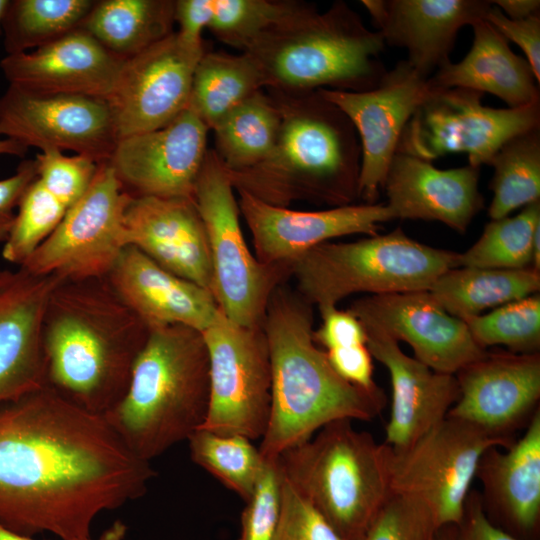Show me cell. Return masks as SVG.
<instances>
[{
	"instance_id": "1",
	"label": "cell",
	"mask_w": 540,
	"mask_h": 540,
	"mask_svg": "<svg viewBox=\"0 0 540 540\" xmlns=\"http://www.w3.org/2000/svg\"><path fill=\"white\" fill-rule=\"evenodd\" d=\"M156 476L103 415L46 384L0 403V524L32 537H90L98 514L142 497Z\"/></svg>"
},
{
	"instance_id": "2",
	"label": "cell",
	"mask_w": 540,
	"mask_h": 540,
	"mask_svg": "<svg viewBox=\"0 0 540 540\" xmlns=\"http://www.w3.org/2000/svg\"><path fill=\"white\" fill-rule=\"evenodd\" d=\"M148 335L149 328L106 278L60 279L42 318L45 384L104 416L124 396Z\"/></svg>"
},
{
	"instance_id": "3",
	"label": "cell",
	"mask_w": 540,
	"mask_h": 540,
	"mask_svg": "<svg viewBox=\"0 0 540 540\" xmlns=\"http://www.w3.org/2000/svg\"><path fill=\"white\" fill-rule=\"evenodd\" d=\"M313 306L281 284L272 293L262 327L271 365V408L260 453L276 460L330 422L369 421L386 404L381 388L369 391L342 379L313 337Z\"/></svg>"
},
{
	"instance_id": "4",
	"label": "cell",
	"mask_w": 540,
	"mask_h": 540,
	"mask_svg": "<svg viewBox=\"0 0 540 540\" xmlns=\"http://www.w3.org/2000/svg\"><path fill=\"white\" fill-rule=\"evenodd\" d=\"M266 91L280 111L278 137L262 162L226 171L234 189L278 207L299 200L331 207L353 204L358 198L361 147L348 117L318 90Z\"/></svg>"
},
{
	"instance_id": "5",
	"label": "cell",
	"mask_w": 540,
	"mask_h": 540,
	"mask_svg": "<svg viewBox=\"0 0 540 540\" xmlns=\"http://www.w3.org/2000/svg\"><path fill=\"white\" fill-rule=\"evenodd\" d=\"M208 404L203 334L170 325L149 329L124 396L104 417L136 456L151 462L203 425Z\"/></svg>"
},
{
	"instance_id": "6",
	"label": "cell",
	"mask_w": 540,
	"mask_h": 540,
	"mask_svg": "<svg viewBox=\"0 0 540 540\" xmlns=\"http://www.w3.org/2000/svg\"><path fill=\"white\" fill-rule=\"evenodd\" d=\"M385 43L343 1L318 12L312 4L259 35L244 51L258 66L264 89L304 93L373 89L387 72Z\"/></svg>"
},
{
	"instance_id": "7",
	"label": "cell",
	"mask_w": 540,
	"mask_h": 540,
	"mask_svg": "<svg viewBox=\"0 0 540 540\" xmlns=\"http://www.w3.org/2000/svg\"><path fill=\"white\" fill-rule=\"evenodd\" d=\"M352 420L328 423L278 457L283 477L345 540H355L390 497L389 447Z\"/></svg>"
},
{
	"instance_id": "8",
	"label": "cell",
	"mask_w": 540,
	"mask_h": 540,
	"mask_svg": "<svg viewBox=\"0 0 540 540\" xmlns=\"http://www.w3.org/2000/svg\"><path fill=\"white\" fill-rule=\"evenodd\" d=\"M458 256L397 228L356 241L320 244L292 262L290 277L295 290L321 312L355 293L429 290L443 273L458 267Z\"/></svg>"
},
{
	"instance_id": "9",
	"label": "cell",
	"mask_w": 540,
	"mask_h": 540,
	"mask_svg": "<svg viewBox=\"0 0 540 540\" xmlns=\"http://www.w3.org/2000/svg\"><path fill=\"white\" fill-rule=\"evenodd\" d=\"M193 199L208 239L211 291L220 311L237 325L262 326L270 297L290 277V266L261 263L250 250L235 189L213 149H208Z\"/></svg>"
},
{
	"instance_id": "10",
	"label": "cell",
	"mask_w": 540,
	"mask_h": 540,
	"mask_svg": "<svg viewBox=\"0 0 540 540\" xmlns=\"http://www.w3.org/2000/svg\"><path fill=\"white\" fill-rule=\"evenodd\" d=\"M513 442L447 416L409 447L388 446L391 493L424 503L439 528L457 526L482 455Z\"/></svg>"
},
{
	"instance_id": "11",
	"label": "cell",
	"mask_w": 540,
	"mask_h": 540,
	"mask_svg": "<svg viewBox=\"0 0 540 540\" xmlns=\"http://www.w3.org/2000/svg\"><path fill=\"white\" fill-rule=\"evenodd\" d=\"M483 93L432 89L407 122L397 148L429 162L451 153H466L468 164L488 165L511 137L540 127V102L519 108L482 104Z\"/></svg>"
},
{
	"instance_id": "12",
	"label": "cell",
	"mask_w": 540,
	"mask_h": 540,
	"mask_svg": "<svg viewBox=\"0 0 540 540\" xmlns=\"http://www.w3.org/2000/svg\"><path fill=\"white\" fill-rule=\"evenodd\" d=\"M132 197L109 163H99L84 195L20 267L61 280L105 278L128 246L125 212Z\"/></svg>"
},
{
	"instance_id": "13",
	"label": "cell",
	"mask_w": 540,
	"mask_h": 540,
	"mask_svg": "<svg viewBox=\"0 0 540 540\" xmlns=\"http://www.w3.org/2000/svg\"><path fill=\"white\" fill-rule=\"evenodd\" d=\"M202 334L209 356V404L200 428L262 438L271 408V365L263 327L237 325L220 311Z\"/></svg>"
},
{
	"instance_id": "14",
	"label": "cell",
	"mask_w": 540,
	"mask_h": 540,
	"mask_svg": "<svg viewBox=\"0 0 540 540\" xmlns=\"http://www.w3.org/2000/svg\"><path fill=\"white\" fill-rule=\"evenodd\" d=\"M0 136L26 148L70 150L107 162L118 142L106 99L48 94L9 85L0 97Z\"/></svg>"
},
{
	"instance_id": "15",
	"label": "cell",
	"mask_w": 540,
	"mask_h": 540,
	"mask_svg": "<svg viewBox=\"0 0 540 540\" xmlns=\"http://www.w3.org/2000/svg\"><path fill=\"white\" fill-rule=\"evenodd\" d=\"M205 52L176 31L124 60L108 98L118 140L162 128L187 106L193 74Z\"/></svg>"
},
{
	"instance_id": "16",
	"label": "cell",
	"mask_w": 540,
	"mask_h": 540,
	"mask_svg": "<svg viewBox=\"0 0 540 540\" xmlns=\"http://www.w3.org/2000/svg\"><path fill=\"white\" fill-rule=\"evenodd\" d=\"M353 124L361 147L358 198L377 203L401 134L422 101L432 91L425 78L406 60L387 70L376 87L352 92L319 89Z\"/></svg>"
},
{
	"instance_id": "17",
	"label": "cell",
	"mask_w": 540,
	"mask_h": 540,
	"mask_svg": "<svg viewBox=\"0 0 540 540\" xmlns=\"http://www.w3.org/2000/svg\"><path fill=\"white\" fill-rule=\"evenodd\" d=\"M363 326L410 345L414 358L440 373L455 375L487 349L466 323L448 313L428 290L367 295L347 309Z\"/></svg>"
},
{
	"instance_id": "18",
	"label": "cell",
	"mask_w": 540,
	"mask_h": 540,
	"mask_svg": "<svg viewBox=\"0 0 540 540\" xmlns=\"http://www.w3.org/2000/svg\"><path fill=\"white\" fill-rule=\"evenodd\" d=\"M208 131L187 107L162 128L119 139L107 162L132 196L193 198Z\"/></svg>"
},
{
	"instance_id": "19",
	"label": "cell",
	"mask_w": 540,
	"mask_h": 540,
	"mask_svg": "<svg viewBox=\"0 0 540 540\" xmlns=\"http://www.w3.org/2000/svg\"><path fill=\"white\" fill-rule=\"evenodd\" d=\"M254 255L264 264L289 265L312 248L342 236L378 234L382 223L394 220L386 204H349L301 211L267 204L238 190Z\"/></svg>"
},
{
	"instance_id": "20",
	"label": "cell",
	"mask_w": 540,
	"mask_h": 540,
	"mask_svg": "<svg viewBox=\"0 0 540 540\" xmlns=\"http://www.w3.org/2000/svg\"><path fill=\"white\" fill-rule=\"evenodd\" d=\"M459 398L447 416L510 438L539 409L540 354L485 351L456 374Z\"/></svg>"
},
{
	"instance_id": "21",
	"label": "cell",
	"mask_w": 540,
	"mask_h": 540,
	"mask_svg": "<svg viewBox=\"0 0 540 540\" xmlns=\"http://www.w3.org/2000/svg\"><path fill=\"white\" fill-rule=\"evenodd\" d=\"M383 41L407 51L408 64L429 78L449 62L460 29L485 19L487 0H362Z\"/></svg>"
},
{
	"instance_id": "22",
	"label": "cell",
	"mask_w": 540,
	"mask_h": 540,
	"mask_svg": "<svg viewBox=\"0 0 540 540\" xmlns=\"http://www.w3.org/2000/svg\"><path fill=\"white\" fill-rule=\"evenodd\" d=\"M124 60L79 28L34 51L6 55L0 68L9 85L108 100Z\"/></svg>"
},
{
	"instance_id": "23",
	"label": "cell",
	"mask_w": 540,
	"mask_h": 540,
	"mask_svg": "<svg viewBox=\"0 0 540 540\" xmlns=\"http://www.w3.org/2000/svg\"><path fill=\"white\" fill-rule=\"evenodd\" d=\"M125 229L127 245L211 291L208 239L193 198L133 196L125 212Z\"/></svg>"
},
{
	"instance_id": "24",
	"label": "cell",
	"mask_w": 540,
	"mask_h": 540,
	"mask_svg": "<svg viewBox=\"0 0 540 540\" xmlns=\"http://www.w3.org/2000/svg\"><path fill=\"white\" fill-rule=\"evenodd\" d=\"M59 280L0 269V403L45 385L42 318Z\"/></svg>"
},
{
	"instance_id": "25",
	"label": "cell",
	"mask_w": 540,
	"mask_h": 540,
	"mask_svg": "<svg viewBox=\"0 0 540 540\" xmlns=\"http://www.w3.org/2000/svg\"><path fill=\"white\" fill-rule=\"evenodd\" d=\"M373 358L390 375L392 403L385 428V444L403 450L447 417L459 398L456 376L432 370L406 355L399 342L372 327L363 326Z\"/></svg>"
},
{
	"instance_id": "26",
	"label": "cell",
	"mask_w": 540,
	"mask_h": 540,
	"mask_svg": "<svg viewBox=\"0 0 540 540\" xmlns=\"http://www.w3.org/2000/svg\"><path fill=\"white\" fill-rule=\"evenodd\" d=\"M479 169H438L431 162L396 153L382 190L394 219L438 221L465 233L484 206Z\"/></svg>"
},
{
	"instance_id": "27",
	"label": "cell",
	"mask_w": 540,
	"mask_h": 540,
	"mask_svg": "<svg viewBox=\"0 0 540 540\" xmlns=\"http://www.w3.org/2000/svg\"><path fill=\"white\" fill-rule=\"evenodd\" d=\"M105 278L149 329L183 325L204 332L220 312L211 291L165 270L131 245Z\"/></svg>"
},
{
	"instance_id": "28",
	"label": "cell",
	"mask_w": 540,
	"mask_h": 540,
	"mask_svg": "<svg viewBox=\"0 0 540 540\" xmlns=\"http://www.w3.org/2000/svg\"><path fill=\"white\" fill-rule=\"evenodd\" d=\"M488 449L476 477L483 510L497 527L521 540H536L540 527V410L505 451Z\"/></svg>"
},
{
	"instance_id": "29",
	"label": "cell",
	"mask_w": 540,
	"mask_h": 540,
	"mask_svg": "<svg viewBox=\"0 0 540 540\" xmlns=\"http://www.w3.org/2000/svg\"><path fill=\"white\" fill-rule=\"evenodd\" d=\"M466 56L437 69L428 82L432 89L465 88L490 93L508 108L540 102L539 83L527 60L515 54L509 42L485 19L476 21Z\"/></svg>"
},
{
	"instance_id": "30",
	"label": "cell",
	"mask_w": 540,
	"mask_h": 540,
	"mask_svg": "<svg viewBox=\"0 0 540 540\" xmlns=\"http://www.w3.org/2000/svg\"><path fill=\"white\" fill-rule=\"evenodd\" d=\"M173 0H101L81 28L114 55L127 59L172 34Z\"/></svg>"
},
{
	"instance_id": "31",
	"label": "cell",
	"mask_w": 540,
	"mask_h": 540,
	"mask_svg": "<svg viewBox=\"0 0 540 540\" xmlns=\"http://www.w3.org/2000/svg\"><path fill=\"white\" fill-rule=\"evenodd\" d=\"M540 271L457 267L443 273L428 290L451 315L465 320L539 293Z\"/></svg>"
},
{
	"instance_id": "32",
	"label": "cell",
	"mask_w": 540,
	"mask_h": 540,
	"mask_svg": "<svg viewBox=\"0 0 540 540\" xmlns=\"http://www.w3.org/2000/svg\"><path fill=\"white\" fill-rule=\"evenodd\" d=\"M264 89L263 76L245 52H204L195 68L188 108L212 130L228 113Z\"/></svg>"
},
{
	"instance_id": "33",
	"label": "cell",
	"mask_w": 540,
	"mask_h": 540,
	"mask_svg": "<svg viewBox=\"0 0 540 540\" xmlns=\"http://www.w3.org/2000/svg\"><path fill=\"white\" fill-rule=\"evenodd\" d=\"M281 115L274 99L259 90L228 113L213 129L216 153L228 172L262 162L273 149Z\"/></svg>"
},
{
	"instance_id": "34",
	"label": "cell",
	"mask_w": 540,
	"mask_h": 540,
	"mask_svg": "<svg viewBox=\"0 0 540 540\" xmlns=\"http://www.w3.org/2000/svg\"><path fill=\"white\" fill-rule=\"evenodd\" d=\"M540 200L518 214L491 220L479 239L459 253L458 267L540 271Z\"/></svg>"
},
{
	"instance_id": "35",
	"label": "cell",
	"mask_w": 540,
	"mask_h": 540,
	"mask_svg": "<svg viewBox=\"0 0 540 540\" xmlns=\"http://www.w3.org/2000/svg\"><path fill=\"white\" fill-rule=\"evenodd\" d=\"M491 220L540 200V127L508 139L493 155Z\"/></svg>"
},
{
	"instance_id": "36",
	"label": "cell",
	"mask_w": 540,
	"mask_h": 540,
	"mask_svg": "<svg viewBox=\"0 0 540 540\" xmlns=\"http://www.w3.org/2000/svg\"><path fill=\"white\" fill-rule=\"evenodd\" d=\"M91 0H13L3 19L9 54L27 52L81 28L93 8Z\"/></svg>"
},
{
	"instance_id": "37",
	"label": "cell",
	"mask_w": 540,
	"mask_h": 540,
	"mask_svg": "<svg viewBox=\"0 0 540 540\" xmlns=\"http://www.w3.org/2000/svg\"><path fill=\"white\" fill-rule=\"evenodd\" d=\"M191 460L238 494L251 497L265 459L250 439L199 428L188 438Z\"/></svg>"
},
{
	"instance_id": "38",
	"label": "cell",
	"mask_w": 540,
	"mask_h": 540,
	"mask_svg": "<svg viewBox=\"0 0 540 540\" xmlns=\"http://www.w3.org/2000/svg\"><path fill=\"white\" fill-rule=\"evenodd\" d=\"M475 342L486 349L503 345L514 353H537L540 348V295L518 299L463 320Z\"/></svg>"
},
{
	"instance_id": "39",
	"label": "cell",
	"mask_w": 540,
	"mask_h": 540,
	"mask_svg": "<svg viewBox=\"0 0 540 540\" xmlns=\"http://www.w3.org/2000/svg\"><path fill=\"white\" fill-rule=\"evenodd\" d=\"M304 5L294 0H212L207 28L223 43L244 52L259 35Z\"/></svg>"
},
{
	"instance_id": "40",
	"label": "cell",
	"mask_w": 540,
	"mask_h": 540,
	"mask_svg": "<svg viewBox=\"0 0 540 540\" xmlns=\"http://www.w3.org/2000/svg\"><path fill=\"white\" fill-rule=\"evenodd\" d=\"M66 210L36 177L20 199L14 224L3 244V259L22 266L57 228Z\"/></svg>"
},
{
	"instance_id": "41",
	"label": "cell",
	"mask_w": 540,
	"mask_h": 540,
	"mask_svg": "<svg viewBox=\"0 0 540 540\" xmlns=\"http://www.w3.org/2000/svg\"><path fill=\"white\" fill-rule=\"evenodd\" d=\"M439 527L416 498L392 493L355 540H436Z\"/></svg>"
},
{
	"instance_id": "42",
	"label": "cell",
	"mask_w": 540,
	"mask_h": 540,
	"mask_svg": "<svg viewBox=\"0 0 540 540\" xmlns=\"http://www.w3.org/2000/svg\"><path fill=\"white\" fill-rule=\"evenodd\" d=\"M34 162L38 180L67 209L87 191L99 166L90 157L59 150L41 151Z\"/></svg>"
},
{
	"instance_id": "43",
	"label": "cell",
	"mask_w": 540,
	"mask_h": 540,
	"mask_svg": "<svg viewBox=\"0 0 540 540\" xmlns=\"http://www.w3.org/2000/svg\"><path fill=\"white\" fill-rule=\"evenodd\" d=\"M282 474L276 460H266L241 515L238 540H275L281 499Z\"/></svg>"
},
{
	"instance_id": "44",
	"label": "cell",
	"mask_w": 540,
	"mask_h": 540,
	"mask_svg": "<svg viewBox=\"0 0 540 540\" xmlns=\"http://www.w3.org/2000/svg\"><path fill=\"white\" fill-rule=\"evenodd\" d=\"M275 540L345 539L282 475L280 515Z\"/></svg>"
},
{
	"instance_id": "45",
	"label": "cell",
	"mask_w": 540,
	"mask_h": 540,
	"mask_svg": "<svg viewBox=\"0 0 540 540\" xmlns=\"http://www.w3.org/2000/svg\"><path fill=\"white\" fill-rule=\"evenodd\" d=\"M485 20L508 42L512 41L521 48L537 82L540 83V13L513 20L492 3Z\"/></svg>"
},
{
	"instance_id": "46",
	"label": "cell",
	"mask_w": 540,
	"mask_h": 540,
	"mask_svg": "<svg viewBox=\"0 0 540 540\" xmlns=\"http://www.w3.org/2000/svg\"><path fill=\"white\" fill-rule=\"evenodd\" d=\"M321 325L313 337L324 351L366 345V332L361 322L348 310L331 307L319 312Z\"/></svg>"
},
{
	"instance_id": "47",
	"label": "cell",
	"mask_w": 540,
	"mask_h": 540,
	"mask_svg": "<svg viewBox=\"0 0 540 540\" xmlns=\"http://www.w3.org/2000/svg\"><path fill=\"white\" fill-rule=\"evenodd\" d=\"M334 371L345 381L365 390L380 388L373 380L372 355L367 345L325 351Z\"/></svg>"
},
{
	"instance_id": "48",
	"label": "cell",
	"mask_w": 540,
	"mask_h": 540,
	"mask_svg": "<svg viewBox=\"0 0 540 540\" xmlns=\"http://www.w3.org/2000/svg\"><path fill=\"white\" fill-rule=\"evenodd\" d=\"M37 177L34 160L20 163L14 175L0 180V243L7 240L20 199L29 184Z\"/></svg>"
},
{
	"instance_id": "49",
	"label": "cell",
	"mask_w": 540,
	"mask_h": 540,
	"mask_svg": "<svg viewBox=\"0 0 540 540\" xmlns=\"http://www.w3.org/2000/svg\"><path fill=\"white\" fill-rule=\"evenodd\" d=\"M455 540H521L493 524L486 516L480 495L469 492L461 522L455 527Z\"/></svg>"
},
{
	"instance_id": "50",
	"label": "cell",
	"mask_w": 540,
	"mask_h": 540,
	"mask_svg": "<svg viewBox=\"0 0 540 540\" xmlns=\"http://www.w3.org/2000/svg\"><path fill=\"white\" fill-rule=\"evenodd\" d=\"M212 0H177L175 1L176 31L190 43H201L202 31L208 27L212 17Z\"/></svg>"
},
{
	"instance_id": "51",
	"label": "cell",
	"mask_w": 540,
	"mask_h": 540,
	"mask_svg": "<svg viewBox=\"0 0 540 540\" xmlns=\"http://www.w3.org/2000/svg\"><path fill=\"white\" fill-rule=\"evenodd\" d=\"M492 3L497 6L502 13L513 20L527 18L536 13H540L539 0H496Z\"/></svg>"
},
{
	"instance_id": "52",
	"label": "cell",
	"mask_w": 540,
	"mask_h": 540,
	"mask_svg": "<svg viewBox=\"0 0 540 540\" xmlns=\"http://www.w3.org/2000/svg\"><path fill=\"white\" fill-rule=\"evenodd\" d=\"M128 531L127 525L120 519L115 520L101 535L95 540H124ZM82 540H92L90 537Z\"/></svg>"
},
{
	"instance_id": "53",
	"label": "cell",
	"mask_w": 540,
	"mask_h": 540,
	"mask_svg": "<svg viewBox=\"0 0 540 540\" xmlns=\"http://www.w3.org/2000/svg\"><path fill=\"white\" fill-rule=\"evenodd\" d=\"M28 148L22 144L8 138H0V154H8L14 156H24Z\"/></svg>"
},
{
	"instance_id": "54",
	"label": "cell",
	"mask_w": 540,
	"mask_h": 540,
	"mask_svg": "<svg viewBox=\"0 0 540 540\" xmlns=\"http://www.w3.org/2000/svg\"><path fill=\"white\" fill-rule=\"evenodd\" d=\"M0 540H35L32 537L18 534L0 524Z\"/></svg>"
},
{
	"instance_id": "55",
	"label": "cell",
	"mask_w": 540,
	"mask_h": 540,
	"mask_svg": "<svg viewBox=\"0 0 540 540\" xmlns=\"http://www.w3.org/2000/svg\"><path fill=\"white\" fill-rule=\"evenodd\" d=\"M455 525H448L439 528L436 540H455Z\"/></svg>"
},
{
	"instance_id": "56",
	"label": "cell",
	"mask_w": 540,
	"mask_h": 540,
	"mask_svg": "<svg viewBox=\"0 0 540 540\" xmlns=\"http://www.w3.org/2000/svg\"><path fill=\"white\" fill-rule=\"evenodd\" d=\"M9 3H10L9 0H0V31L2 29L3 19L6 14Z\"/></svg>"
}]
</instances>
